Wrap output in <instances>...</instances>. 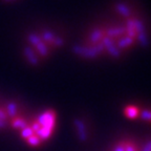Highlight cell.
<instances>
[{"instance_id": "obj_1", "label": "cell", "mask_w": 151, "mask_h": 151, "mask_svg": "<svg viewBox=\"0 0 151 151\" xmlns=\"http://www.w3.org/2000/svg\"><path fill=\"white\" fill-rule=\"evenodd\" d=\"M137 42H146L145 28L139 19L128 16L121 25L93 29L88 38V45H76L73 52L84 58H96L103 52L120 56Z\"/></svg>"}, {"instance_id": "obj_2", "label": "cell", "mask_w": 151, "mask_h": 151, "mask_svg": "<svg viewBox=\"0 0 151 151\" xmlns=\"http://www.w3.org/2000/svg\"><path fill=\"white\" fill-rule=\"evenodd\" d=\"M55 122H56V114L50 110L45 111L38 120V124L40 125V129L38 130L36 135L41 139H48L52 134Z\"/></svg>"}, {"instance_id": "obj_3", "label": "cell", "mask_w": 151, "mask_h": 151, "mask_svg": "<svg viewBox=\"0 0 151 151\" xmlns=\"http://www.w3.org/2000/svg\"><path fill=\"white\" fill-rule=\"evenodd\" d=\"M27 41L28 43L33 46V48H35V52L40 54L42 57H47L50 55V50L48 46L44 41L41 39V37L37 34H29L27 36Z\"/></svg>"}, {"instance_id": "obj_4", "label": "cell", "mask_w": 151, "mask_h": 151, "mask_svg": "<svg viewBox=\"0 0 151 151\" xmlns=\"http://www.w3.org/2000/svg\"><path fill=\"white\" fill-rule=\"evenodd\" d=\"M40 37L46 44L52 45V47H61L64 44L63 39L50 31H43Z\"/></svg>"}, {"instance_id": "obj_5", "label": "cell", "mask_w": 151, "mask_h": 151, "mask_svg": "<svg viewBox=\"0 0 151 151\" xmlns=\"http://www.w3.org/2000/svg\"><path fill=\"white\" fill-rule=\"evenodd\" d=\"M23 54H24V56H25L26 60H27L32 65L36 66L39 64V58H38L37 52L34 50L33 47L26 46L23 50Z\"/></svg>"}, {"instance_id": "obj_6", "label": "cell", "mask_w": 151, "mask_h": 151, "mask_svg": "<svg viewBox=\"0 0 151 151\" xmlns=\"http://www.w3.org/2000/svg\"><path fill=\"white\" fill-rule=\"evenodd\" d=\"M17 112H18V106L15 102H9L6 105V110H5V113L6 116H9V118H16Z\"/></svg>"}, {"instance_id": "obj_7", "label": "cell", "mask_w": 151, "mask_h": 151, "mask_svg": "<svg viewBox=\"0 0 151 151\" xmlns=\"http://www.w3.org/2000/svg\"><path fill=\"white\" fill-rule=\"evenodd\" d=\"M75 124L77 126V129H78V133L80 135L81 139H86V130H85V126L80 120H76L75 121Z\"/></svg>"}, {"instance_id": "obj_8", "label": "cell", "mask_w": 151, "mask_h": 151, "mask_svg": "<svg viewBox=\"0 0 151 151\" xmlns=\"http://www.w3.org/2000/svg\"><path fill=\"white\" fill-rule=\"evenodd\" d=\"M139 109L134 106H128L125 108V116L130 119H135L139 116Z\"/></svg>"}, {"instance_id": "obj_9", "label": "cell", "mask_w": 151, "mask_h": 151, "mask_svg": "<svg viewBox=\"0 0 151 151\" xmlns=\"http://www.w3.org/2000/svg\"><path fill=\"white\" fill-rule=\"evenodd\" d=\"M12 126L14 128H18V129H24V128L27 126V124H26L25 120H23V119L21 118H14V120H13L12 122Z\"/></svg>"}, {"instance_id": "obj_10", "label": "cell", "mask_w": 151, "mask_h": 151, "mask_svg": "<svg viewBox=\"0 0 151 151\" xmlns=\"http://www.w3.org/2000/svg\"><path fill=\"white\" fill-rule=\"evenodd\" d=\"M142 118L144 119V120L151 122V111H149V110H144L143 112H142Z\"/></svg>"}, {"instance_id": "obj_11", "label": "cell", "mask_w": 151, "mask_h": 151, "mask_svg": "<svg viewBox=\"0 0 151 151\" xmlns=\"http://www.w3.org/2000/svg\"><path fill=\"white\" fill-rule=\"evenodd\" d=\"M6 113H5V111H3L2 109H0V120H2V121H6Z\"/></svg>"}, {"instance_id": "obj_12", "label": "cell", "mask_w": 151, "mask_h": 151, "mask_svg": "<svg viewBox=\"0 0 151 151\" xmlns=\"http://www.w3.org/2000/svg\"><path fill=\"white\" fill-rule=\"evenodd\" d=\"M6 127V121L0 120V128H5Z\"/></svg>"}, {"instance_id": "obj_13", "label": "cell", "mask_w": 151, "mask_h": 151, "mask_svg": "<svg viewBox=\"0 0 151 151\" xmlns=\"http://www.w3.org/2000/svg\"><path fill=\"white\" fill-rule=\"evenodd\" d=\"M4 1H12V0H4Z\"/></svg>"}]
</instances>
